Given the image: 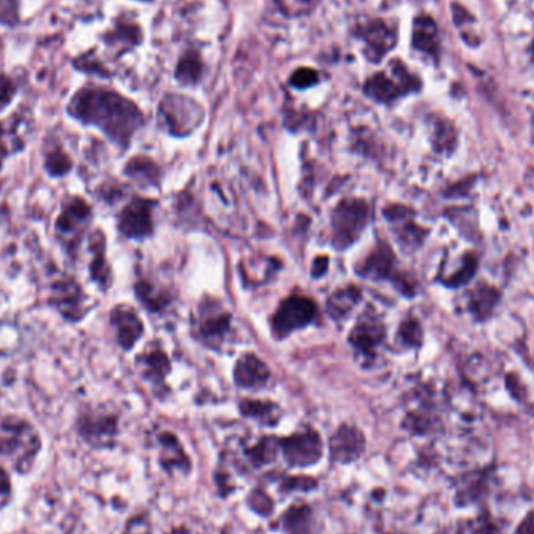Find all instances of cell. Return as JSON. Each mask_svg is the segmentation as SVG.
I'll list each match as a JSON object with an SVG mask.
<instances>
[{
    "instance_id": "obj_1",
    "label": "cell",
    "mask_w": 534,
    "mask_h": 534,
    "mask_svg": "<svg viewBox=\"0 0 534 534\" xmlns=\"http://www.w3.org/2000/svg\"><path fill=\"white\" fill-rule=\"evenodd\" d=\"M72 119L96 127L120 149L131 144L142 124L144 115L133 100L109 87L85 85L72 96L66 107Z\"/></svg>"
},
{
    "instance_id": "obj_2",
    "label": "cell",
    "mask_w": 534,
    "mask_h": 534,
    "mask_svg": "<svg viewBox=\"0 0 534 534\" xmlns=\"http://www.w3.org/2000/svg\"><path fill=\"white\" fill-rule=\"evenodd\" d=\"M43 441L36 426L21 416L0 417V458L11 464L19 475H27L35 466Z\"/></svg>"
},
{
    "instance_id": "obj_3",
    "label": "cell",
    "mask_w": 534,
    "mask_h": 534,
    "mask_svg": "<svg viewBox=\"0 0 534 534\" xmlns=\"http://www.w3.org/2000/svg\"><path fill=\"white\" fill-rule=\"evenodd\" d=\"M93 222V207L80 196L66 197L54 222V236L66 253L77 262L87 230Z\"/></svg>"
},
{
    "instance_id": "obj_4",
    "label": "cell",
    "mask_w": 534,
    "mask_h": 534,
    "mask_svg": "<svg viewBox=\"0 0 534 534\" xmlns=\"http://www.w3.org/2000/svg\"><path fill=\"white\" fill-rule=\"evenodd\" d=\"M420 87L419 77L409 71L400 58H394L385 71L375 72L365 80L363 91L376 104L389 105L408 94L417 93Z\"/></svg>"
},
{
    "instance_id": "obj_5",
    "label": "cell",
    "mask_w": 534,
    "mask_h": 534,
    "mask_svg": "<svg viewBox=\"0 0 534 534\" xmlns=\"http://www.w3.org/2000/svg\"><path fill=\"white\" fill-rule=\"evenodd\" d=\"M47 305L66 322L78 323L94 310V302L82 284L67 272L55 273L47 284Z\"/></svg>"
},
{
    "instance_id": "obj_6",
    "label": "cell",
    "mask_w": 534,
    "mask_h": 534,
    "mask_svg": "<svg viewBox=\"0 0 534 534\" xmlns=\"http://www.w3.org/2000/svg\"><path fill=\"white\" fill-rule=\"evenodd\" d=\"M371 221V207L361 199H345L332 214V244L336 251H345L360 240Z\"/></svg>"
},
{
    "instance_id": "obj_7",
    "label": "cell",
    "mask_w": 534,
    "mask_h": 534,
    "mask_svg": "<svg viewBox=\"0 0 534 534\" xmlns=\"http://www.w3.org/2000/svg\"><path fill=\"white\" fill-rule=\"evenodd\" d=\"M159 116L161 126L170 135L186 137L202 124L205 111L192 98L180 94H168L159 104Z\"/></svg>"
},
{
    "instance_id": "obj_8",
    "label": "cell",
    "mask_w": 534,
    "mask_h": 534,
    "mask_svg": "<svg viewBox=\"0 0 534 534\" xmlns=\"http://www.w3.org/2000/svg\"><path fill=\"white\" fill-rule=\"evenodd\" d=\"M77 433L96 450L111 448L119 435V417L104 408H85L76 422Z\"/></svg>"
},
{
    "instance_id": "obj_9",
    "label": "cell",
    "mask_w": 534,
    "mask_h": 534,
    "mask_svg": "<svg viewBox=\"0 0 534 534\" xmlns=\"http://www.w3.org/2000/svg\"><path fill=\"white\" fill-rule=\"evenodd\" d=\"M35 128L32 109L19 107L5 119H0V169L6 159L16 157L27 148Z\"/></svg>"
},
{
    "instance_id": "obj_10",
    "label": "cell",
    "mask_w": 534,
    "mask_h": 534,
    "mask_svg": "<svg viewBox=\"0 0 534 534\" xmlns=\"http://www.w3.org/2000/svg\"><path fill=\"white\" fill-rule=\"evenodd\" d=\"M354 36L365 46L369 63H380L397 46V26L385 19H367L354 27Z\"/></svg>"
},
{
    "instance_id": "obj_11",
    "label": "cell",
    "mask_w": 534,
    "mask_h": 534,
    "mask_svg": "<svg viewBox=\"0 0 534 534\" xmlns=\"http://www.w3.org/2000/svg\"><path fill=\"white\" fill-rule=\"evenodd\" d=\"M280 452L289 467L303 469L321 461L323 442L317 431L308 428L280 439Z\"/></svg>"
},
{
    "instance_id": "obj_12",
    "label": "cell",
    "mask_w": 534,
    "mask_h": 534,
    "mask_svg": "<svg viewBox=\"0 0 534 534\" xmlns=\"http://www.w3.org/2000/svg\"><path fill=\"white\" fill-rule=\"evenodd\" d=\"M316 313L317 306L313 300L300 295H291L278 306L277 313L272 316L271 325L273 336L283 339L295 330L306 327L316 317Z\"/></svg>"
},
{
    "instance_id": "obj_13",
    "label": "cell",
    "mask_w": 534,
    "mask_h": 534,
    "mask_svg": "<svg viewBox=\"0 0 534 534\" xmlns=\"http://www.w3.org/2000/svg\"><path fill=\"white\" fill-rule=\"evenodd\" d=\"M354 271L360 277L367 278L372 282H378V280H385V278L394 280L397 288L404 291V294H413V286L398 273L394 252L385 241H378L375 249L367 255L365 262L354 267Z\"/></svg>"
},
{
    "instance_id": "obj_14",
    "label": "cell",
    "mask_w": 534,
    "mask_h": 534,
    "mask_svg": "<svg viewBox=\"0 0 534 534\" xmlns=\"http://www.w3.org/2000/svg\"><path fill=\"white\" fill-rule=\"evenodd\" d=\"M153 200L133 197L118 216V230L128 240H142L153 233Z\"/></svg>"
},
{
    "instance_id": "obj_15",
    "label": "cell",
    "mask_w": 534,
    "mask_h": 534,
    "mask_svg": "<svg viewBox=\"0 0 534 534\" xmlns=\"http://www.w3.org/2000/svg\"><path fill=\"white\" fill-rule=\"evenodd\" d=\"M386 338V328L375 311L369 308L361 314L354 330L350 333L349 343L356 354L365 358H374L375 349Z\"/></svg>"
},
{
    "instance_id": "obj_16",
    "label": "cell",
    "mask_w": 534,
    "mask_h": 534,
    "mask_svg": "<svg viewBox=\"0 0 534 534\" xmlns=\"http://www.w3.org/2000/svg\"><path fill=\"white\" fill-rule=\"evenodd\" d=\"M387 222L393 227L394 235L404 251H416L426 240V229H420L415 222V213L402 205H391L385 211Z\"/></svg>"
},
{
    "instance_id": "obj_17",
    "label": "cell",
    "mask_w": 534,
    "mask_h": 534,
    "mask_svg": "<svg viewBox=\"0 0 534 534\" xmlns=\"http://www.w3.org/2000/svg\"><path fill=\"white\" fill-rule=\"evenodd\" d=\"M365 439L356 426H339L330 437V458L336 464H352L365 453Z\"/></svg>"
},
{
    "instance_id": "obj_18",
    "label": "cell",
    "mask_w": 534,
    "mask_h": 534,
    "mask_svg": "<svg viewBox=\"0 0 534 534\" xmlns=\"http://www.w3.org/2000/svg\"><path fill=\"white\" fill-rule=\"evenodd\" d=\"M109 323L115 330L116 341L119 344L120 349H133L144 333V323L138 316L137 311L124 303H119L111 310Z\"/></svg>"
},
{
    "instance_id": "obj_19",
    "label": "cell",
    "mask_w": 534,
    "mask_h": 534,
    "mask_svg": "<svg viewBox=\"0 0 534 534\" xmlns=\"http://www.w3.org/2000/svg\"><path fill=\"white\" fill-rule=\"evenodd\" d=\"M87 252L91 253L89 278L100 291L107 293L113 284V272L107 260V236L102 229H94L87 236Z\"/></svg>"
},
{
    "instance_id": "obj_20",
    "label": "cell",
    "mask_w": 534,
    "mask_h": 534,
    "mask_svg": "<svg viewBox=\"0 0 534 534\" xmlns=\"http://www.w3.org/2000/svg\"><path fill=\"white\" fill-rule=\"evenodd\" d=\"M231 316L216 302L205 300L200 305L199 330L208 343H222L229 334Z\"/></svg>"
},
{
    "instance_id": "obj_21",
    "label": "cell",
    "mask_w": 534,
    "mask_h": 534,
    "mask_svg": "<svg viewBox=\"0 0 534 534\" xmlns=\"http://www.w3.org/2000/svg\"><path fill=\"white\" fill-rule=\"evenodd\" d=\"M413 49L420 54L430 56L431 60L439 61L441 55V36L439 28L433 17L428 15H419L413 24V38H411Z\"/></svg>"
},
{
    "instance_id": "obj_22",
    "label": "cell",
    "mask_w": 534,
    "mask_h": 534,
    "mask_svg": "<svg viewBox=\"0 0 534 534\" xmlns=\"http://www.w3.org/2000/svg\"><path fill=\"white\" fill-rule=\"evenodd\" d=\"M271 380V371L257 354H246L236 363L235 383L244 389H262Z\"/></svg>"
},
{
    "instance_id": "obj_23",
    "label": "cell",
    "mask_w": 534,
    "mask_h": 534,
    "mask_svg": "<svg viewBox=\"0 0 534 534\" xmlns=\"http://www.w3.org/2000/svg\"><path fill=\"white\" fill-rule=\"evenodd\" d=\"M159 464L164 472L172 474L174 470H180L181 474L188 475L191 472V461L188 458L185 450L181 447L180 441L172 433H161L159 435Z\"/></svg>"
},
{
    "instance_id": "obj_24",
    "label": "cell",
    "mask_w": 534,
    "mask_h": 534,
    "mask_svg": "<svg viewBox=\"0 0 534 534\" xmlns=\"http://www.w3.org/2000/svg\"><path fill=\"white\" fill-rule=\"evenodd\" d=\"M44 172L50 179H65L74 169V159L71 153L66 150L63 142L54 138H46L43 149Z\"/></svg>"
},
{
    "instance_id": "obj_25",
    "label": "cell",
    "mask_w": 534,
    "mask_h": 534,
    "mask_svg": "<svg viewBox=\"0 0 534 534\" xmlns=\"http://www.w3.org/2000/svg\"><path fill=\"white\" fill-rule=\"evenodd\" d=\"M284 534H316L317 525L313 508L306 503H295L278 520Z\"/></svg>"
},
{
    "instance_id": "obj_26",
    "label": "cell",
    "mask_w": 534,
    "mask_h": 534,
    "mask_svg": "<svg viewBox=\"0 0 534 534\" xmlns=\"http://www.w3.org/2000/svg\"><path fill=\"white\" fill-rule=\"evenodd\" d=\"M142 41V30L137 22L119 17L116 21L113 28L104 35V43L107 47L116 50L118 54H122L126 50H130Z\"/></svg>"
},
{
    "instance_id": "obj_27",
    "label": "cell",
    "mask_w": 534,
    "mask_h": 534,
    "mask_svg": "<svg viewBox=\"0 0 534 534\" xmlns=\"http://www.w3.org/2000/svg\"><path fill=\"white\" fill-rule=\"evenodd\" d=\"M280 453V439L275 436L262 437L257 444L244 448L241 458L247 466V469H262L277 459Z\"/></svg>"
},
{
    "instance_id": "obj_28",
    "label": "cell",
    "mask_w": 534,
    "mask_h": 534,
    "mask_svg": "<svg viewBox=\"0 0 534 534\" xmlns=\"http://www.w3.org/2000/svg\"><path fill=\"white\" fill-rule=\"evenodd\" d=\"M124 174L131 180L142 186V188H150V186L159 185V168L152 159L138 155L126 164Z\"/></svg>"
},
{
    "instance_id": "obj_29",
    "label": "cell",
    "mask_w": 534,
    "mask_h": 534,
    "mask_svg": "<svg viewBox=\"0 0 534 534\" xmlns=\"http://www.w3.org/2000/svg\"><path fill=\"white\" fill-rule=\"evenodd\" d=\"M137 367L142 378L148 382L161 383L169 372V360L161 350H150L138 356Z\"/></svg>"
},
{
    "instance_id": "obj_30",
    "label": "cell",
    "mask_w": 534,
    "mask_h": 534,
    "mask_svg": "<svg viewBox=\"0 0 534 534\" xmlns=\"http://www.w3.org/2000/svg\"><path fill=\"white\" fill-rule=\"evenodd\" d=\"M361 300L360 288L356 286H347V288L338 289L333 293L327 300V308L330 316L336 321L345 319L350 313L354 311V306L358 305Z\"/></svg>"
},
{
    "instance_id": "obj_31",
    "label": "cell",
    "mask_w": 534,
    "mask_h": 534,
    "mask_svg": "<svg viewBox=\"0 0 534 534\" xmlns=\"http://www.w3.org/2000/svg\"><path fill=\"white\" fill-rule=\"evenodd\" d=\"M203 74V61L197 50L190 49L181 55L180 60L175 67V78L181 85H196L200 82Z\"/></svg>"
},
{
    "instance_id": "obj_32",
    "label": "cell",
    "mask_w": 534,
    "mask_h": 534,
    "mask_svg": "<svg viewBox=\"0 0 534 534\" xmlns=\"http://www.w3.org/2000/svg\"><path fill=\"white\" fill-rule=\"evenodd\" d=\"M241 415L255 419L262 426H275L280 420V409L272 402L260 400H242L240 404Z\"/></svg>"
},
{
    "instance_id": "obj_33",
    "label": "cell",
    "mask_w": 534,
    "mask_h": 534,
    "mask_svg": "<svg viewBox=\"0 0 534 534\" xmlns=\"http://www.w3.org/2000/svg\"><path fill=\"white\" fill-rule=\"evenodd\" d=\"M500 299V293L492 286H480L474 291L472 299H470V310L478 321L488 319L491 316L492 311L496 308Z\"/></svg>"
},
{
    "instance_id": "obj_34",
    "label": "cell",
    "mask_w": 534,
    "mask_h": 534,
    "mask_svg": "<svg viewBox=\"0 0 534 534\" xmlns=\"http://www.w3.org/2000/svg\"><path fill=\"white\" fill-rule=\"evenodd\" d=\"M486 486H488V481H486L485 474H472L466 477L463 485L458 488L457 503L461 507H466V505L478 500V497L486 491Z\"/></svg>"
},
{
    "instance_id": "obj_35",
    "label": "cell",
    "mask_w": 534,
    "mask_h": 534,
    "mask_svg": "<svg viewBox=\"0 0 534 534\" xmlns=\"http://www.w3.org/2000/svg\"><path fill=\"white\" fill-rule=\"evenodd\" d=\"M135 294L138 300L141 302L142 305L146 306L150 311H159L166 305V295L155 288L152 283H149L146 280H139L135 284Z\"/></svg>"
},
{
    "instance_id": "obj_36",
    "label": "cell",
    "mask_w": 534,
    "mask_h": 534,
    "mask_svg": "<svg viewBox=\"0 0 534 534\" xmlns=\"http://www.w3.org/2000/svg\"><path fill=\"white\" fill-rule=\"evenodd\" d=\"M457 146V130L447 119H437L435 124V148L439 152H450Z\"/></svg>"
},
{
    "instance_id": "obj_37",
    "label": "cell",
    "mask_w": 534,
    "mask_h": 534,
    "mask_svg": "<svg viewBox=\"0 0 534 534\" xmlns=\"http://www.w3.org/2000/svg\"><path fill=\"white\" fill-rule=\"evenodd\" d=\"M278 492L282 496H289L293 492H310L314 491L317 488V481L311 477H283L282 481H278Z\"/></svg>"
},
{
    "instance_id": "obj_38",
    "label": "cell",
    "mask_w": 534,
    "mask_h": 534,
    "mask_svg": "<svg viewBox=\"0 0 534 534\" xmlns=\"http://www.w3.org/2000/svg\"><path fill=\"white\" fill-rule=\"evenodd\" d=\"M247 505L252 508V511L260 514V516H271L273 513V503L272 498L267 496L264 489H253V491L247 497Z\"/></svg>"
},
{
    "instance_id": "obj_39",
    "label": "cell",
    "mask_w": 534,
    "mask_h": 534,
    "mask_svg": "<svg viewBox=\"0 0 534 534\" xmlns=\"http://www.w3.org/2000/svg\"><path fill=\"white\" fill-rule=\"evenodd\" d=\"M74 65H76L78 71L87 72V74H96V76L100 77H109L108 69L105 67L102 61L98 60L94 52L83 54L82 56H78V58L74 61Z\"/></svg>"
},
{
    "instance_id": "obj_40",
    "label": "cell",
    "mask_w": 534,
    "mask_h": 534,
    "mask_svg": "<svg viewBox=\"0 0 534 534\" xmlns=\"http://www.w3.org/2000/svg\"><path fill=\"white\" fill-rule=\"evenodd\" d=\"M398 336H400V341H402L406 347H417L420 341H422V330H420L419 322L416 321V319H406V321L400 325Z\"/></svg>"
},
{
    "instance_id": "obj_41",
    "label": "cell",
    "mask_w": 534,
    "mask_h": 534,
    "mask_svg": "<svg viewBox=\"0 0 534 534\" xmlns=\"http://www.w3.org/2000/svg\"><path fill=\"white\" fill-rule=\"evenodd\" d=\"M289 83L295 89L314 87L316 83H319V72L316 69H311V67H299L297 71L293 72Z\"/></svg>"
},
{
    "instance_id": "obj_42",
    "label": "cell",
    "mask_w": 534,
    "mask_h": 534,
    "mask_svg": "<svg viewBox=\"0 0 534 534\" xmlns=\"http://www.w3.org/2000/svg\"><path fill=\"white\" fill-rule=\"evenodd\" d=\"M475 272H477V260L470 255V257L466 258L464 266L459 269L458 272L450 275L446 283H447L448 286H452V288H457V286L467 283L470 278L474 277Z\"/></svg>"
},
{
    "instance_id": "obj_43",
    "label": "cell",
    "mask_w": 534,
    "mask_h": 534,
    "mask_svg": "<svg viewBox=\"0 0 534 534\" xmlns=\"http://www.w3.org/2000/svg\"><path fill=\"white\" fill-rule=\"evenodd\" d=\"M17 83L6 74H0V111L8 108L13 98H16Z\"/></svg>"
},
{
    "instance_id": "obj_44",
    "label": "cell",
    "mask_w": 534,
    "mask_h": 534,
    "mask_svg": "<svg viewBox=\"0 0 534 534\" xmlns=\"http://www.w3.org/2000/svg\"><path fill=\"white\" fill-rule=\"evenodd\" d=\"M19 19V0H0V22L6 27H15Z\"/></svg>"
},
{
    "instance_id": "obj_45",
    "label": "cell",
    "mask_w": 534,
    "mask_h": 534,
    "mask_svg": "<svg viewBox=\"0 0 534 534\" xmlns=\"http://www.w3.org/2000/svg\"><path fill=\"white\" fill-rule=\"evenodd\" d=\"M10 475L0 466V509L5 508L11 500Z\"/></svg>"
},
{
    "instance_id": "obj_46",
    "label": "cell",
    "mask_w": 534,
    "mask_h": 534,
    "mask_svg": "<svg viewBox=\"0 0 534 534\" xmlns=\"http://www.w3.org/2000/svg\"><path fill=\"white\" fill-rule=\"evenodd\" d=\"M124 534H152V525L144 516L131 519Z\"/></svg>"
},
{
    "instance_id": "obj_47",
    "label": "cell",
    "mask_w": 534,
    "mask_h": 534,
    "mask_svg": "<svg viewBox=\"0 0 534 534\" xmlns=\"http://www.w3.org/2000/svg\"><path fill=\"white\" fill-rule=\"evenodd\" d=\"M518 534H534V513H529L519 525Z\"/></svg>"
},
{
    "instance_id": "obj_48",
    "label": "cell",
    "mask_w": 534,
    "mask_h": 534,
    "mask_svg": "<svg viewBox=\"0 0 534 534\" xmlns=\"http://www.w3.org/2000/svg\"><path fill=\"white\" fill-rule=\"evenodd\" d=\"M327 266H328V258L327 257H319L317 258L316 262H314V266H313V277H322L323 273L327 272Z\"/></svg>"
},
{
    "instance_id": "obj_49",
    "label": "cell",
    "mask_w": 534,
    "mask_h": 534,
    "mask_svg": "<svg viewBox=\"0 0 534 534\" xmlns=\"http://www.w3.org/2000/svg\"><path fill=\"white\" fill-rule=\"evenodd\" d=\"M141 2H152V0H141Z\"/></svg>"
},
{
    "instance_id": "obj_50",
    "label": "cell",
    "mask_w": 534,
    "mask_h": 534,
    "mask_svg": "<svg viewBox=\"0 0 534 534\" xmlns=\"http://www.w3.org/2000/svg\"><path fill=\"white\" fill-rule=\"evenodd\" d=\"M442 534H450V533H442Z\"/></svg>"
},
{
    "instance_id": "obj_51",
    "label": "cell",
    "mask_w": 534,
    "mask_h": 534,
    "mask_svg": "<svg viewBox=\"0 0 534 534\" xmlns=\"http://www.w3.org/2000/svg\"><path fill=\"white\" fill-rule=\"evenodd\" d=\"M533 124H534V119H533Z\"/></svg>"
}]
</instances>
